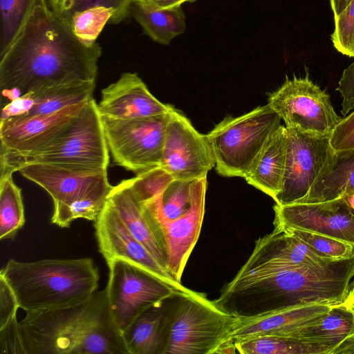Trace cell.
<instances>
[{"label": "cell", "mask_w": 354, "mask_h": 354, "mask_svg": "<svg viewBox=\"0 0 354 354\" xmlns=\"http://www.w3.org/2000/svg\"><path fill=\"white\" fill-rule=\"evenodd\" d=\"M236 319L204 293L174 294L165 302L161 354H214L232 339Z\"/></svg>", "instance_id": "5"}, {"label": "cell", "mask_w": 354, "mask_h": 354, "mask_svg": "<svg viewBox=\"0 0 354 354\" xmlns=\"http://www.w3.org/2000/svg\"><path fill=\"white\" fill-rule=\"evenodd\" d=\"M94 226L99 251L106 262L116 259L127 261L147 272L178 294L194 292L175 280L133 236L108 199Z\"/></svg>", "instance_id": "13"}, {"label": "cell", "mask_w": 354, "mask_h": 354, "mask_svg": "<svg viewBox=\"0 0 354 354\" xmlns=\"http://www.w3.org/2000/svg\"><path fill=\"white\" fill-rule=\"evenodd\" d=\"M165 302L143 312L122 332L129 354H161Z\"/></svg>", "instance_id": "25"}, {"label": "cell", "mask_w": 354, "mask_h": 354, "mask_svg": "<svg viewBox=\"0 0 354 354\" xmlns=\"http://www.w3.org/2000/svg\"><path fill=\"white\" fill-rule=\"evenodd\" d=\"M2 95L10 101L15 100L20 97L22 94L17 88H11L1 90Z\"/></svg>", "instance_id": "45"}, {"label": "cell", "mask_w": 354, "mask_h": 354, "mask_svg": "<svg viewBox=\"0 0 354 354\" xmlns=\"http://www.w3.org/2000/svg\"><path fill=\"white\" fill-rule=\"evenodd\" d=\"M18 171L48 193L53 199V209L68 205L94 190L111 185L106 169L31 163L21 167Z\"/></svg>", "instance_id": "17"}, {"label": "cell", "mask_w": 354, "mask_h": 354, "mask_svg": "<svg viewBox=\"0 0 354 354\" xmlns=\"http://www.w3.org/2000/svg\"><path fill=\"white\" fill-rule=\"evenodd\" d=\"M290 338L326 346L333 349V353L337 348L354 342V311L345 304L333 306L328 313Z\"/></svg>", "instance_id": "23"}, {"label": "cell", "mask_w": 354, "mask_h": 354, "mask_svg": "<svg viewBox=\"0 0 354 354\" xmlns=\"http://www.w3.org/2000/svg\"><path fill=\"white\" fill-rule=\"evenodd\" d=\"M131 15L146 35L161 44H169L186 28V18L181 6L157 9L134 1Z\"/></svg>", "instance_id": "26"}, {"label": "cell", "mask_w": 354, "mask_h": 354, "mask_svg": "<svg viewBox=\"0 0 354 354\" xmlns=\"http://www.w3.org/2000/svg\"><path fill=\"white\" fill-rule=\"evenodd\" d=\"M353 296H354V280H353V281L351 283V290H350L348 298L352 297Z\"/></svg>", "instance_id": "48"}, {"label": "cell", "mask_w": 354, "mask_h": 354, "mask_svg": "<svg viewBox=\"0 0 354 354\" xmlns=\"http://www.w3.org/2000/svg\"><path fill=\"white\" fill-rule=\"evenodd\" d=\"M34 104L35 101L30 93H26L20 97L10 101L3 107L0 121L26 114L32 109Z\"/></svg>", "instance_id": "42"}, {"label": "cell", "mask_w": 354, "mask_h": 354, "mask_svg": "<svg viewBox=\"0 0 354 354\" xmlns=\"http://www.w3.org/2000/svg\"><path fill=\"white\" fill-rule=\"evenodd\" d=\"M174 110L133 119L101 116L113 163L136 175L159 167L167 126Z\"/></svg>", "instance_id": "8"}, {"label": "cell", "mask_w": 354, "mask_h": 354, "mask_svg": "<svg viewBox=\"0 0 354 354\" xmlns=\"http://www.w3.org/2000/svg\"><path fill=\"white\" fill-rule=\"evenodd\" d=\"M333 260L323 258L286 228L273 231L255 242L251 255L236 274L242 277Z\"/></svg>", "instance_id": "18"}, {"label": "cell", "mask_w": 354, "mask_h": 354, "mask_svg": "<svg viewBox=\"0 0 354 354\" xmlns=\"http://www.w3.org/2000/svg\"><path fill=\"white\" fill-rule=\"evenodd\" d=\"M114 13L111 8L91 7L74 13L70 23L75 35L84 44L92 46Z\"/></svg>", "instance_id": "32"}, {"label": "cell", "mask_w": 354, "mask_h": 354, "mask_svg": "<svg viewBox=\"0 0 354 354\" xmlns=\"http://www.w3.org/2000/svg\"><path fill=\"white\" fill-rule=\"evenodd\" d=\"M274 227L293 228L354 245V213L342 198L274 206Z\"/></svg>", "instance_id": "15"}, {"label": "cell", "mask_w": 354, "mask_h": 354, "mask_svg": "<svg viewBox=\"0 0 354 354\" xmlns=\"http://www.w3.org/2000/svg\"><path fill=\"white\" fill-rule=\"evenodd\" d=\"M330 145L338 156L354 150V111L349 113L337 124L330 137Z\"/></svg>", "instance_id": "39"}, {"label": "cell", "mask_w": 354, "mask_h": 354, "mask_svg": "<svg viewBox=\"0 0 354 354\" xmlns=\"http://www.w3.org/2000/svg\"><path fill=\"white\" fill-rule=\"evenodd\" d=\"M336 90L342 97L341 113L346 116L354 109V62L343 71Z\"/></svg>", "instance_id": "40"}, {"label": "cell", "mask_w": 354, "mask_h": 354, "mask_svg": "<svg viewBox=\"0 0 354 354\" xmlns=\"http://www.w3.org/2000/svg\"><path fill=\"white\" fill-rule=\"evenodd\" d=\"M193 180L174 179L158 196L152 198L165 218H177L189 209Z\"/></svg>", "instance_id": "34"}, {"label": "cell", "mask_w": 354, "mask_h": 354, "mask_svg": "<svg viewBox=\"0 0 354 354\" xmlns=\"http://www.w3.org/2000/svg\"><path fill=\"white\" fill-rule=\"evenodd\" d=\"M109 150L97 104L93 97L55 138L25 154L0 152L1 176L12 175L28 164L107 169Z\"/></svg>", "instance_id": "6"}, {"label": "cell", "mask_w": 354, "mask_h": 354, "mask_svg": "<svg viewBox=\"0 0 354 354\" xmlns=\"http://www.w3.org/2000/svg\"><path fill=\"white\" fill-rule=\"evenodd\" d=\"M18 308L19 304L12 290L0 276V328L17 315Z\"/></svg>", "instance_id": "41"}, {"label": "cell", "mask_w": 354, "mask_h": 354, "mask_svg": "<svg viewBox=\"0 0 354 354\" xmlns=\"http://www.w3.org/2000/svg\"><path fill=\"white\" fill-rule=\"evenodd\" d=\"M87 102L52 113L15 116L0 121V152L25 154L41 148L62 131Z\"/></svg>", "instance_id": "16"}, {"label": "cell", "mask_w": 354, "mask_h": 354, "mask_svg": "<svg viewBox=\"0 0 354 354\" xmlns=\"http://www.w3.org/2000/svg\"><path fill=\"white\" fill-rule=\"evenodd\" d=\"M194 1L195 0H135V1L157 9L181 6V4L185 2H192Z\"/></svg>", "instance_id": "43"}, {"label": "cell", "mask_w": 354, "mask_h": 354, "mask_svg": "<svg viewBox=\"0 0 354 354\" xmlns=\"http://www.w3.org/2000/svg\"><path fill=\"white\" fill-rule=\"evenodd\" d=\"M269 106L285 122L286 127L304 133L330 137L342 119L334 110L330 95L309 77L287 78L270 94Z\"/></svg>", "instance_id": "9"}, {"label": "cell", "mask_w": 354, "mask_h": 354, "mask_svg": "<svg viewBox=\"0 0 354 354\" xmlns=\"http://www.w3.org/2000/svg\"><path fill=\"white\" fill-rule=\"evenodd\" d=\"M97 109L101 116L115 119L145 118L174 109L156 99L138 74L131 72L102 90Z\"/></svg>", "instance_id": "19"}, {"label": "cell", "mask_w": 354, "mask_h": 354, "mask_svg": "<svg viewBox=\"0 0 354 354\" xmlns=\"http://www.w3.org/2000/svg\"><path fill=\"white\" fill-rule=\"evenodd\" d=\"M354 311V310H353Z\"/></svg>", "instance_id": "49"}, {"label": "cell", "mask_w": 354, "mask_h": 354, "mask_svg": "<svg viewBox=\"0 0 354 354\" xmlns=\"http://www.w3.org/2000/svg\"><path fill=\"white\" fill-rule=\"evenodd\" d=\"M287 133L281 125L268 139L245 176L248 183L274 200L279 193L285 171Z\"/></svg>", "instance_id": "22"}, {"label": "cell", "mask_w": 354, "mask_h": 354, "mask_svg": "<svg viewBox=\"0 0 354 354\" xmlns=\"http://www.w3.org/2000/svg\"><path fill=\"white\" fill-rule=\"evenodd\" d=\"M339 198H342L351 210L354 213V189L344 193Z\"/></svg>", "instance_id": "46"}, {"label": "cell", "mask_w": 354, "mask_h": 354, "mask_svg": "<svg viewBox=\"0 0 354 354\" xmlns=\"http://www.w3.org/2000/svg\"><path fill=\"white\" fill-rule=\"evenodd\" d=\"M95 88V82H80L40 89L30 93L35 104L32 109L23 115L52 113L66 107L87 102L93 97Z\"/></svg>", "instance_id": "27"}, {"label": "cell", "mask_w": 354, "mask_h": 354, "mask_svg": "<svg viewBox=\"0 0 354 354\" xmlns=\"http://www.w3.org/2000/svg\"><path fill=\"white\" fill-rule=\"evenodd\" d=\"M113 186L102 187L68 205L53 209L51 223L68 227L75 220L84 218L95 222L102 212Z\"/></svg>", "instance_id": "30"}, {"label": "cell", "mask_w": 354, "mask_h": 354, "mask_svg": "<svg viewBox=\"0 0 354 354\" xmlns=\"http://www.w3.org/2000/svg\"><path fill=\"white\" fill-rule=\"evenodd\" d=\"M26 312L71 307L97 291L98 268L91 258L46 259L18 261L10 259L0 271Z\"/></svg>", "instance_id": "4"}, {"label": "cell", "mask_w": 354, "mask_h": 354, "mask_svg": "<svg viewBox=\"0 0 354 354\" xmlns=\"http://www.w3.org/2000/svg\"><path fill=\"white\" fill-rule=\"evenodd\" d=\"M107 295L113 319L122 333L143 312L176 293L142 268L122 259L106 262Z\"/></svg>", "instance_id": "11"}, {"label": "cell", "mask_w": 354, "mask_h": 354, "mask_svg": "<svg viewBox=\"0 0 354 354\" xmlns=\"http://www.w3.org/2000/svg\"><path fill=\"white\" fill-rule=\"evenodd\" d=\"M305 242L315 253L325 259L339 260L354 256V245L329 236L299 230L286 228Z\"/></svg>", "instance_id": "35"}, {"label": "cell", "mask_w": 354, "mask_h": 354, "mask_svg": "<svg viewBox=\"0 0 354 354\" xmlns=\"http://www.w3.org/2000/svg\"><path fill=\"white\" fill-rule=\"evenodd\" d=\"M335 19L330 39L335 49L349 57H354V0Z\"/></svg>", "instance_id": "37"}, {"label": "cell", "mask_w": 354, "mask_h": 354, "mask_svg": "<svg viewBox=\"0 0 354 354\" xmlns=\"http://www.w3.org/2000/svg\"><path fill=\"white\" fill-rule=\"evenodd\" d=\"M354 277V256L242 277L235 276L214 303L234 317L286 308L344 304Z\"/></svg>", "instance_id": "2"}, {"label": "cell", "mask_w": 354, "mask_h": 354, "mask_svg": "<svg viewBox=\"0 0 354 354\" xmlns=\"http://www.w3.org/2000/svg\"><path fill=\"white\" fill-rule=\"evenodd\" d=\"M333 306L314 304L274 310L250 317H236L234 341L258 336L291 337L298 330L325 315Z\"/></svg>", "instance_id": "20"}, {"label": "cell", "mask_w": 354, "mask_h": 354, "mask_svg": "<svg viewBox=\"0 0 354 354\" xmlns=\"http://www.w3.org/2000/svg\"><path fill=\"white\" fill-rule=\"evenodd\" d=\"M174 179L169 173L159 166L130 178L129 183L137 199L145 203L160 194Z\"/></svg>", "instance_id": "36"}, {"label": "cell", "mask_w": 354, "mask_h": 354, "mask_svg": "<svg viewBox=\"0 0 354 354\" xmlns=\"http://www.w3.org/2000/svg\"><path fill=\"white\" fill-rule=\"evenodd\" d=\"M281 122L280 116L267 104L217 124L205 135L217 173L245 178L269 137L282 125Z\"/></svg>", "instance_id": "7"}, {"label": "cell", "mask_w": 354, "mask_h": 354, "mask_svg": "<svg viewBox=\"0 0 354 354\" xmlns=\"http://www.w3.org/2000/svg\"><path fill=\"white\" fill-rule=\"evenodd\" d=\"M101 54L98 43L82 41L46 0H35L19 34L0 56L1 91L17 88L23 95L58 84L95 82Z\"/></svg>", "instance_id": "1"}, {"label": "cell", "mask_w": 354, "mask_h": 354, "mask_svg": "<svg viewBox=\"0 0 354 354\" xmlns=\"http://www.w3.org/2000/svg\"><path fill=\"white\" fill-rule=\"evenodd\" d=\"M207 177L193 180L191 205L183 216L172 220L161 214L154 201L141 203L167 259V270L177 281L198 241L205 214Z\"/></svg>", "instance_id": "10"}, {"label": "cell", "mask_w": 354, "mask_h": 354, "mask_svg": "<svg viewBox=\"0 0 354 354\" xmlns=\"http://www.w3.org/2000/svg\"><path fill=\"white\" fill-rule=\"evenodd\" d=\"M351 0H330L334 17L338 16L348 6Z\"/></svg>", "instance_id": "44"}, {"label": "cell", "mask_w": 354, "mask_h": 354, "mask_svg": "<svg viewBox=\"0 0 354 354\" xmlns=\"http://www.w3.org/2000/svg\"><path fill=\"white\" fill-rule=\"evenodd\" d=\"M17 315L0 328L1 354H28L21 326Z\"/></svg>", "instance_id": "38"}, {"label": "cell", "mask_w": 354, "mask_h": 354, "mask_svg": "<svg viewBox=\"0 0 354 354\" xmlns=\"http://www.w3.org/2000/svg\"><path fill=\"white\" fill-rule=\"evenodd\" d=\"M135 0H48L50 8L58 15L71 21L74 13L95 6L111 8L115 13L110 24H117L131 15Z\"/></svg>", "instance_id": "33"}, {"label": "cell", "mask_w": 354, "mask_h": 354, "mask_svg": "<svg viewBox=\"0 0 354 354\" xmlns=\"http://www.w3.org/2000/svg\"><path fill=\"white\" fill-rule=\"evenodd\" d=\"M344 304L351 310H354V296L347 298Z\"/></svg>", "instance_id": "47"}, {"label": "cell", "mask_w": 354, "mask_h": 354, "mask_svg": "<svg viewBox=\"0 0 354 354\" xmlns=\"http://www.w3.org/2000/svg\"><path fill=\"white\" fill-rule=\"evenodd\" d=\"M174 179L194 180L207 177L215 166L214 157L205 135L174 109L169 120L160 162Z\"/></svg>", "instance_id": "14"}, {"label": "cell", "mask_w": 354, "mask_h": 354, "mask_svg": "<svg viewBox=\"0 0 354 354\" xmlns=\"http://www.w3.org/2000/svg\"><path fill=\"white\" fill-rule=\"evenodd\" d=\"M108 200L133 236L167 270V259L163 250L144 214L142 203L137 199L131 188L129 179L124 180L113 186Z\"/></svg>", "instance_id": "21"}, {"label": "cell", "mask_w": 354, "mask_h": 354, "mask_svg": "<svg viewBox=\"0 0 354 354\" xmlns=\"http://www.w3.org/2000/svg\"><path fill=\"white\" fill-rule=\"evenodd\" d=\"M286 128L287 153L277 205L297 203L308 194L333 151L330 137L308 134Z\"/></svg>", "instance_id": "12"}, {"label": "cell", "mask_w": 354, "mask_h": 354, "mask_svg": "<svg viewBox=\"0 0 354 354\" xmlns=\"http://www.w3.org/2000/svg\"><path fill=\"white\" fill-rule=\"evenodd\" d=\"M234 343L241 354H331L333 351L317 343L277 336H258Z\"/></svg>", "instance_id": "28"}, {"label": "cell", "mask_w": 354, "mask_h": 354, "mask_svg": "<svg viewBox=\"0 0 354 354\" xmlns=\"http://www.w3.org/2000/svg\"><path fill=\"white\" fill-rule=\"evenodd\" d=\"M25 223L21 189L12 175L0 178V239H12Z\"/></svg>", "instance_id": "29"}, {"label": "cell", "mask_w": 354, "mask_h": 354, "mask_svg": "<svg viewBox=\"0 0 354 354\" xmlns=\"http://www.w3.org/2000/svg\"><path fill=\"white\" fill-rule=\"evenodd\" d=\"M352 189H354V150L342 156L333 152L308 194L297 203L331 201Z\"/></svg>", "instance_id": "24"}, {"label": "cell", "mask_w": 354, "mask_h": 354, "mask_svg": "<svg viewBox=\"0 0 354 354\" xmlns=\"http://www.w3.org/2000/svg\"><path fill=\"white\" fill-rule=\"evenodd\" d=\"M20 324L28 354H129L106 288L71 307L26 312Z\"/></svg>", "instance_id": "3"}, {"label": "cell", "mask_w": 354, "mask_h": 354, "mask_svg": "<svg viewBox=\"0 0 354 354\" xmlns=\"http://www.w3.org/2000/svg\"><path fill=\"white\" fill-rule=\"evenodd\" d=\"M34 2L35 0H0V56L19 34Z\"/></svg>", "instance_id": "31"}]
</instances>
